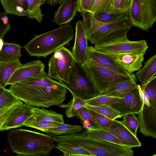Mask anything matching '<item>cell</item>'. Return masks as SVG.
Segmentation results:
<instances>
[{"mask_svg": "<svg viewBox=\"0 0 156 156\" xmlns=\"http://www.w3.org/2000/svg\"><path fill=\"white\" fill-rule=\"evenodd\" d=\"M81 21L87 40L94 44L125 41L132 25L127 12L118 14L109 21L96 19L90 12L82 14Z\"/></svg>", "mask_w": 156, "mask_h": 156, "instance_id": "6da1fadb", "label": "cell"}, {"mask_svg": "<svg viewBox=\"0 0 156 156\" xmlns=\"http://www.w3.org/2000/svg\"><path fill=\"white\" fill-rule=\"evenodd\" d=\"M7 139L12 151L20 156H47L55 147L54 137L28 129H12Z\"/></svg>", "mask_w": 156, "mask_h": 156, "instance_id": "7a4b0ae2", "label": "cell"}, {"mask_svg": "<svg viewBox=\"0 0 156 156\" xmlns=\"http://www.w3.org/2000/svg\"><path fill=\"white\" fill-rule=\"evenodd\" d=\"M9 89L19 100L29 105L48 108L58 106L66 99L67 89L60 83L50 86H32L17 83Z\"/></svg>", "mask_w": 156, "mask_h": 156, "instance_id": "3957f363", "label": "cell"}, {"mask_svg": "<svg viewBox=\"0 0 156 156\" xmlns=\"http://www.w3.org/2000/svg\"><path fill=\"white\" fill-rule=\"evenodd\" d=\"M74 37L72 25L68 23L36 35L24 46L31 56L46 58L60 48L67 44Z\"/></svg>", "mask_w": 156, "mask_h": 156, "instance_id": "277c9868", "label": "cell"}, {"mask_svg": "<svg viewBox=\"0 0 156 156\" xmlns=\"http://www.w3.org/2000/svg\"><path fill=\"white\" fill-rule=\"evenodd\" d=\"M71 93L73 97L86 101L98 96L99 93L83 65L75 61L69 81H58Z\"/></svg>", "mask_w": 156, "mask_h": 156, "instance_id": "5b68a950", "label": "cell"}, {"mask_svg": "<svg viewBox=\"0 0 156 156\" xmlns=\"http://www.w3.org/2000/svg\"><path fill=\"white\" fill-rule=\"evenodd\" d=\"M83 66L99 94L116 83L126 81L132 80L136 82L137 81L136 77L133 73L130 75L119 73L103 67L90 58Z\"/></svg>", "mask_w": 156, "mask_h": 156, "instance_id": "8992f818", "label": "cell"}, {"mask_svg": "<svg viewBox=\"0 0 156 156\" xmlns=\"http://www.w3.org/2000/svg\"><path fill=\"white\" fill-rule=\"evenodd\" d=\"M126 12L132 26L148 32L156 21V0H131Z\"/></svg>", "mask_w": 156, "mask_h": 156, "instance_id": "52a82bcc", "label": "cell"}, {"mask_svg": "<svg viewBox=\"0 0 156 156\" xmlns=\"http://www.w3.org/2000/svg\"><path fill=\"white\" fill-rule=\"evenodd\" d=\"M48 63V76L58 81L68 82L75 60L72 51L64 46L55 51Z\"/></svg>", "mask_w": 156, "mask_h": 156, "instance_id": "ba28073f", "label": "cell"}, {"mask_svg": "<svg viewBox=\"0 0 156 156\" xmlns=\"http://www.w3.org/2000/svg\"><path fill=\"white\" fill-rule=\"evenodd\" d=\"M94 47L101 52L109 54L127 53L145 54L148 48L145 40L131 41L129 39L94 44Z\"/></svg>", "mask_w": 156, "mask_h": 156, "instance_id": "9c48e42d", "label": "cell"}, {"mask_svg": "<svg viewBox=\"0 0 156 156\" xmlns=\"http://www.w3.org/2000/svg\"><path fill=\"white\" fill-rule=\"evenodd\" d=\"M139 123V132L145 136L156 139V104L148 106L144 104L136 117Z\"/></svg>", "mask_w": 156, "mask_h": 156, "instance_id": "30bf717a", "label": "cell"}, {"mask_svg": "<svg viewBox=\"0 0 156 156\" xmlns=\"http://www.w3.org/2000/svg\"><path fill=\"white\" fill-rule=\"evenodd\" d=\"M144 105L140 99L137 88L117 102L109 106L118 111L122 117L130 113L137 114L142 110Z\"/></svg>", "mask_w": 156, "mask_h": 156, "instance_id": "8fae6325", "label": "cell"}, {"mask_svg": "<svg viewBox=\"0 0 156 156\" xmlns=\"http://www.w3.org/2000/svg\"><path fill=\"white\" fill-rule=\"evenodd\" d=\"M75 29V42L72 52L75 61L83 65L88 59L89 46L81 21L76 22Z\"/></svg>", "mask_w": 156, "mask_h": 156, "instance_id": "7c38bea8", "label": "cell"}, {"mask_svg": "<svg viewBox=\"0 0 156 156\" xmlns=\"http://www.w3.org/2000/svg\"><path fill=\"white\" fill-rule=\"evenodd\" d=\"M44 64L39 60L21 64L15 70L7 85H13L41 73L44 71Z\"/></svg>", "mask_w": 156, "mask_h": 156, "instance_id": "4fadbf2b", "label": "cell"}, {"mask_svg": "<svg viewBox=\"0 0 156 156\" xmlns=\"http://www.w3.org/2000/svg\"><path fill=\"white\" fill-rule=\"evenodd\" d=\"M34 107L25 103L19 105L7 119L2 127V131L23 126L25 122L34 115Z\"/></svg>", "mask_w": 156, "mask_h": 156, "instance_id": "5bb4252c", "label": "cell"}, {"mask_svg": "<svg viewBox=\"0 0 156 156\" xmlns=\"http://www.w3.org/2000/svg\"><path fill=\"white\" fill-rule=\"evenodd\" d=\"M101 129L115 136L121 141L126 148L131 149L141 146L136 136L132 133L120 121L115 119L113 123L110 126Z\"/></svg>", "mask_w": 156, "mask_h": 156, "instance_id": "9a60e30c", "label": "cell"}, {"mask_svg": "<svg viewBox=\"0 0 156 156\" xmlns=\"http://www.w3.org/2000/svg\"><path fill=\"white\" fill-rule=\"evenodd\" d=\"M104 54L118 63L129 73H133L142 67L145 54L140 53L118 54Z\"/></svg>", "mask_w": 156, "mask_h": 156, "instance_id": "2e32d148", "label": "cell"}, {"mask_svg": "<svg viewBox=\"0 0 156 156\" xmlns=\"http://www.w3.org/2000/svg\"><path fill=\"white\" fill-rule=\"evenodd\" d=\"M60 4L55 12L52 20L58 26L69 23L77 11V0H65Z\"/></svg>", "mask_w": 156, "mask_h": 156, "instance_id": "e0dca14e", "label": "cell"}, {"mask_svg": "<svg viewBox=\"0 0 156 156\" xmlns=\"http://www.w3.org/2000/svg\"><path fill=\"white\" fill-rule=\"evenodd\" d=\"M88 58L101 66L116 73L124 75H130L122 66L105 54L96 50L92 46H89Z\"/></svg>", "mask_w": 156, "mask_h": 156, "instance_id": "ac0fdd59", "label": "cell"}, {"mask_svg": "<svg viewBox=\"0 0 156 156\" xmlns=\"http://www.w3.org/2000/svg\"><path fill=\"white\" fill-rule=\"evenodd\" d=\"M136 82L132 80L119 82L111 86L100 94L106 95L118 98H123L126 94L137 88Z\"/></svg>", "mask_w": 156, "mask_h": 156, "instance_id": "d6986e66", "label": "cell"}, {"mask_svg": "<svg viewBox=\"0 0 156 156\" xmlns=\"http://www.w3.org/2000/svg\"><path fill=\"white\" fill-rule=\"evenodd\" d=\"M0 2L7 14L20 16H27V0H0Z\"/></svg>", "mask_w": 156, "mask_h": 156, "instance_id": "ffe728a7", "label": "cell"}, {"mask_svg": "<svg viewBox=\"0 0 156 156\" xmlns=\"http://www.w3.org/2000/svg\"><path fill=\"white\" fill-rule=\"evenodd\" d=\"M21 57V47L19 44L4 42L0 51V62L17 60H20Z\"/></svg>", "mask_w": 156, "mask_h": 156, "instance_id": "44dd1931", "label": "cell"}, {"mask_svg": "<svg viewBox=\"0 0 156 156\" xmlns=\"http://www.w3.org/2000/svg\"><path fill=\"white\" fill-rule=\"evenodd\" d=\"M136 76L142 83L147 82L156 75V55L150 57L144 63V65L138 70Z\"/></svg>", "mask_w": 156, "mask_h": 156, "instance_id": "7402d4cb", "label": "cell"}, {"mask_svg": "<svg viewBox=\"0 0 156 156\" xmlns=\"http://www.w3.org/2000/svg\"><path fill=\"white\" fill-rule=\"evenodd\" d=\"M86 134L92 139L111 142L124 147L117 137L103 129L88 126L87 128Z\"/></svg>", "mask_w": 156, "mask_h": 156, "instance_id": "603a6c76", "label": "cell"}, {"mask_svg": "<svg viewBox=\"0 0 156 156\" xmlns=\"http://www.w3.org/2000/svg\"><path fill=\"white\" fill-rule=\"evenodd\" d=\"M21 64L20 60L0 62V87L5 88L15 70Z\"/></svg>", "mask_w": 156, "mask_h": 156, "instance_id": "cb8c5ba5", "label": "cell"}, {"mask_svg": "<svg viewBox=\"0 0 156 156\" xmlns=\"http://www.w3.org/2000/svg\"><path fill=\"white\" fill-rule=\"evenodd\" d=\"M34 119L48 122L64 123L63 116L52 110L46 109L44 108H39L34 107Z\"/></svg>", "mask_w": 156, "mask_h": 156, "instance_id": "d4e9b609", "label": "cell"}, {"mask_svg": "<svg viewBox=\"0 0 156 156\" xmlns=\"http://www.w3.org/2000/svg\"><path fill=\"white\" fill-rule=\"evenodd\" d=\"M55 148L63 153V156H94L87 150L81 147L69 143H58Z\"/></svg>", "mask_w": 156, "mask_h": 156, "instance_id": "484cf974", "label": "cell"}, {"mask_svg": "<svg viewBox=\"0 0 156 156\" xmlns=\"http://www.w3.org/2000/svg\"><path fill=\"white\" fill-rule=\"evenodd\" d=\"M29 18L35 20L39 23L42 20L43 15L41 7L45 3V0H27Z\"/></svg>", "mask_w": 156, "mask_h": 156, "instance_id": "4316f807", "label": "cell"}, {"mask_svg": "<svg viewBox=\"0 0 156 156\" xmlns=\"http://www.w3.org/2000/svg\"><path fill=\"white\" fill-rule=\"evenodd\" d=\"M21 84L32 86H50L59 84L58 81L50 78L44 71L26 80L20 82Z\"/></svg>", "mask_w": 156, "mask_h": 156, "instance_id": "83f0119b", "label": "cell"}, {"mask_svg": "<svg viewBox=\"0 0 156 156\" xmlns=\"http://www.w3.org/2000/svg\"><path fill=\"white\" fill-rule=\"evenodd\" d=\"M82 130V127L79 125L61 123L56 127L50 129L47 133L55 136L79 133Z\"/></svg>", "mask_w": 156, "mask_h": 156, "instance_id": "f1b7e54d", "label": "cell"}, {"mask_svg": "<svg viewBox=\"0 0 156 156\" xmlns=\"http://www.w3.org/2000/svg\"><path fill=\"white\" fill-rule=\"evenodd\" d=\"M83 107L113 120L122 117L118 111L109 105L95 106L85 104Z\"/></svg>", "mask_w": 156, "mask_h": 156, "instance_id": "f546056e", "label": "cell"}, {"mask_svg": "<svg viewBox=\"0 0 156 156\" xmlns=\"http://www.w3.org/2000/svg\"><path fill=\"white\" fill-rule=\"evenodd\" d=\"M60 124L37 119L31 117L25 122L23 126L35 128L47 133L50 129L56 127Z\"/></svg>", "mask_w": 156, "mask_h": 156, "instance_id": "4dcf8cb0", "label": "cell"}, {"mask_svg": "<svg viewBox=\"0 0 156 156\" xmlns=\"http://www.w3.org/2000/svg\"><path fill=\"white\" fill-rule=\"evenodd\" d=\"M86 101L81 99L73 97L70 101L67 104H61L58 105L62 108H65L66 117L71 118L74 117L76 112L80 108L83 107Z\"/></svg>", "mask_w": 156, "mask_h": 156, "instance_id": "1f68e13d", "label": "cell"}, {"mask_svg": "<svg viewBox=\"0 0 156 156\" xmlns=\"http://www.w3.org/2000/svg\"><path fill=\"white\" fill-rule=\"evenodd\" d=\"M122 98L100 94L92 99L86 101L85 104L95 106L109 105L116 103Z\"/></svg>", "mask_w": 156, "mask_h": 156, "instance_id": "d6a6232c", "label": "cell"}, {"mask_svg": "<svg viewBox=\"0 0 156 156\" xmlns=\"http://www.w3.org/2000/svg\"><path fill=\"white\" fill-rule=\"evenodd\" d=\"M114 14L113 0H96L90 13L92 15L99 12Z\"/></svg>", "mask_w": 156, "mask_h": 156, "instance_id": "836d02e7", "label": "cell"}, {"mask_svg": "<svg viewBox=\"0 0 156 156\" xmlns=\"http://www.w3.org/2000/svg\"><path fill=\"white\" fill-rule=\"evenodd\" d=\"M141 88L147 94L150 103L151 104H156V76L151 79L140 85Z\"/></svg>", "mask_w": 156, "mask_h": 156, "instance_id": "e575fe53", "label": "cell"}, {"mask_svg": "<svg viewBox=\"0 0 156 156\" xmlns=\"http://www.w3.org/2000/svg\"><path fill=\"white\" fill-rule=\"evenodd\" d=\"M136 114L130 113L123 115L122 120L120 121L135 136H136L137 129L139 123L136 115Z\"/></svg>", "mask_w": 156, "mask_h": 156, "instance_id": "d590c367", "label": "cell"}, {"mask_svg": "<svg viewBox=\"0 0 156 156\" xmlns=\"http://www.w3.org/2000/svg\"><path fill=\"white\" fill-rule=\"evenodd\" d=\"M75 116L78 117L83 125L87 126V128L89 126L99 128L88 109L85 107H83L79 109L76 112Z\"/></svg>", "mask_w": 156, "mask_h": 156, "instance_id": "8d00e7d4", "label": "cell"}, {"mask_svg": "<svg viewBox=\"0 0 156 156\" xmlns=\"http://www.w3.org/2000/svg\"><path fill=\"white\" fill-rule=\"evenodd\" d=\"M19 100L9 89L5 88L0 96V111Z\"/></svg>", "mask_w": 156, "mask_h": 156, "instance_id": "74e56055", "label": "cell"}, {"mask_svg": "<svg viewBox=\"0 0 156 156\" xmlns=\"http://www.w3.org/2000/svg\"><path fill=\"white\" fill-rule=\"evenodd\" d=\"M88 110L99 128L108 127L114 122L115 120L111 119L93 111Z\"/></svg>", "mask_w": 156, "mask_h": 156, "instance_id": "f35d334b", "label": "cell"}, {"mask_svg": "<svg viewBox=\"0 0 156 156\" xmlns=\"http://www.w3.org/2000/svg\"><path fill=\"white\" fill-rule=\"evenodd\" d=\"M23 102L19 100L12 105L0 111V132L2 127L9 116L15 108Z\"/></svg>", "mask_w": 156, "mask_h": 156, "instance_id": "ab89813d", "label": "cell"}, {"mask_svg": "<svg viewBox=\"0 0 156 156\" xmlns=\"http://www.w3.org/2000/svg\"><path fill=\"white\" fill-rule=\"evenodd\" d=\"M130 0H113V13L119 14L126 13L129 8Z\"/></svg>", "mask_w": 156, "mask_h": 156, "instance_id": "60d3db41", "label": "cell"}, {"mask_svg": "<svg viewBox=\"0 0 156 156\" xmlns=\"http://www.w3.org/2000/svg\"><path fill=\"white\" fill-rule=\"evenodd\" d=\"M7 14L5 12H0V38H3L11 27Z\"/></svg>", "mask_w": 156, "mask_h": 156, "instance_id": "b9f144b4", "label": "cell"}, {"mask_svg": "<svg viewBox=\"0 0 156 156\" xmlns=\"http://www.w3.org/2000/svg\"><path fill=\"white\" fill-rule=\"evenodd\" d=\"M118 14H112L106 12H99L94 15V17L98 20L103 22H107L115 17Z\"/></svg>", "mask_w": 156, "mask_h": 156, "instance_id": "7bdbcfd3", "label": "cell"}, {"mask_svg": "<svg viewBox=\"0 0 156 156\" xmlns=\"http://www.w3.org/2000/svg\"><path fill=\"white\" fill-rule=\"evenodd\" d=\"M90 0H77V11L81 14L89 12Z\"/></svg>", "mask_w": 156, "mask_h": 156, "instance_id": "ee69618b", "label": "cell"}, {"mask_svg": "<svg viewBox=\"0 0 156 156\" xmlns=\"http://www.w3.org/2000/svg\"><path fill=\"white\" fill-rule=\"evenodd\" d=\"M137 88L139 95L141 101L147 106H150L151 105L150 103L149 97L146 93L141 88L139 84L137 85Z\"/></svg>", "mask_w": 156, "mask_h": 156, "instance_id": "f6af8a7d", "label": "cell"}, {"mask_svg": "<svg viewBox=\"0 0 156 156\" xmlns=\"http://www.w3.org/2000/svg\"><path fill=\"white\" fill-rule=\"evenodd\" d=\"M47 3L51 6H54L58 3V0H46Z\"/></svg>", "mask_w": 156, "mask_h": 156, "instance_id": "bcb514c9", "label": "cell"}, {"mask_svg": "<svg viewBox=\"0 0 156 156\" xmlns=\"http://www.w3.org/2000/svg\"><path fill=\"white\" fill-rule=\"evenodd\" d=\"M95 0H90V8H89V10H90L89 12H90V11L91 10Z\"/></svg>", "mask_w": 156, "mask_h": 156, "instance_id": "7dc6e473", "label": "cell"}, {"mask_svg": "<svg viewBox=\"0 0 156 156\" xmlns=\"http://www.w3.org/2000/svg\"><path fill=\"white\" fill-rule=\"evenodd\" d=\"M4 41L3 38H0V51L1 50L3 46Z\"/></svg>", "mask_w": 156, "mask_h": 156, "instance_id": "c3c4849f", "label": "cell"}, {"mask_svg": "<svg viewBox=\"0 0 156 156\" xmlns=\"http://www.w3.org/2000/svg\"><path fill=\"white\" fill-rule=\"evenodd\" d=\"M5 88H3L0 87V96L4 91Z\"/></svg>", "mask_w": 156, "mask_h": 156, "instance_id": "681fc988", "label": "cell"}, {"mask_svg": "<svg viewBox=\"0 0 156 156\" xmlns=\"http://www.w3.org/2000/svg\"><path fill=\"white\" fill-rule=\"evenodd\" d=\"M64 0H58V3L59 4H61Z\"/></svg>", "mask_w": 156, "mask_h": 156, "instance_id": "f907efd6", "label": "cell"}, {"mask_svg": "<svg viewBox=\"0 0 156 156\" xmlns=\"http://www.w3.org/2000/svg\"><path fill=\"white\" fill-rule=\"evenodd\" d=\"M130 1H131V0H130Z\"/></svg>", "mask_w": 156, "mask_h": 156, "instance_id": "816d5d0a", "label": "cell"}]
</instances>
